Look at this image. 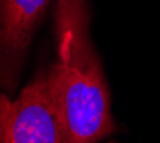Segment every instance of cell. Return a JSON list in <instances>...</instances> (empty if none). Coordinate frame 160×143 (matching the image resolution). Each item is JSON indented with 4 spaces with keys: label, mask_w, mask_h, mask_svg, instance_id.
<instances>
[{
    "label": "cell",
    "mask_w": 160,
    "mask_h": 143,
    "mask_svg": "<svg viewBox=\"0 0 160 143\" xmlns=\"http://www.w3.org/2000/svg\"><path fill=\"white\" fill-rule=\"evenodd\" d=\"M56 62L47 86L66 143H99L114 132L110 93L90 39L87 0H56Z\"/></svg>",
    "instance_id": "6da1fadb"
},
{
    "label": "cell",
    "mask_w": 160,
    "mask_h": 143,
    "mask_svg": "<svg viewBox=\"0 0 160 143\" xmlns=\"http://www.w3.org/2000/svg\"><path fill=\"white\" fill-rule=\"evenodd\" d=\"M0 143H66L47 73L37 74L17 99L0 94Z\"/></svg>",
    "instance_id": "7a4b0ae2"
},
{
    "label": "cell",
    "mask_w": 160,
    "mask_h": 143,
    "mask_svg": "<svg viewBox=\"0 0 160 143\" xmlns=\"http://www.w3.org/2000/svg\"><path fill=\"white\" fill-rule=\"evenodd\" d=\"M50 0H0V84L12 86Z\"/></svg>",
    "instance_id": "3957f363"
},
{
    "label": "cell",
    "mask_w": 160,
    "mask_h": 143,
    "mask_svg": "<svg viewBox=\"0 0 160 143\" xmlns=\"http://www.w3.org/2000/svg\"><path fill=\"white\" fill-rule=\"evenodd\" d=\"M107 143H116V142H107Z\"/></svg>",
    "instance_id": "277c9868"
}]
</instances>
